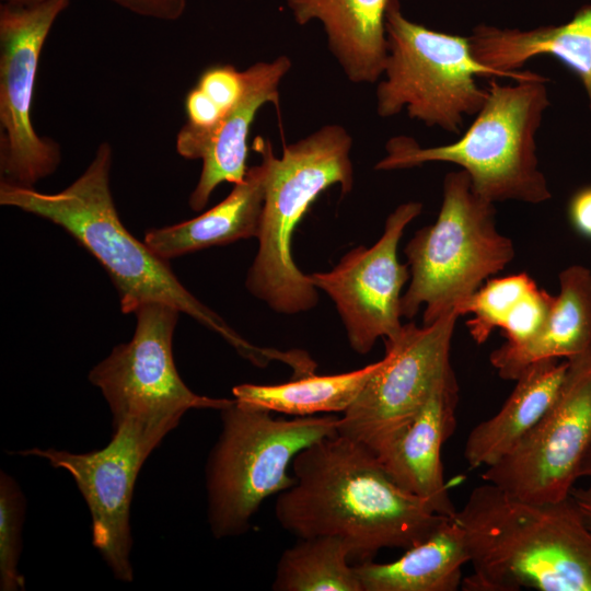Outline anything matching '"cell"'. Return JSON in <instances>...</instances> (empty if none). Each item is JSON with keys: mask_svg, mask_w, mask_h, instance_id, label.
<instances>
[{"mask_svg": "<svg viewBox=\"0 0 591 591\" xmlns=\"http://www.w3.org/2000/svg\"><path fill=\"white\" fill-rule=\"evenodd\" d=\"M459 317L453 311L430 325L409 322L384 340L382 366L339 417L338 433L374 451L408 421L452 370L450 347Z\"/></svg>", "mask_w": 591, "mask_h": 591, "instance_id": "obj_13", "label": "cell"}, {"mask_svg": "<svg viewBox=\"0 0 591 591\" xmlns=\"http://www.w3.org/2000/svg\"><path fill=\"white\" fill-rule=\"evenodd\" d=\"M567 369L568 360H542L514 380L501 408L468 433L463 456L470 468L489 467L521 443L552 407Z\"/></svg>", "mask_w": 591, "mask_h": 591, "instance_id": "obj_20", "label": "cell"}, {"mask_svg": "<svg viewBox=\"0 0 591 591\" xmlns=\"http://www.w3.org/2000/svg\"><path fill=\"white\" fill-rule=\"evenodd\" d=\"M591 347V270L572 265L559 274V291L541 328L521 344L505 343L489 356L500 378L515 380L529 366L568 360Z\"/></svg>", "mask_w": 591, "mask_h": 591, "instance_id": "obj_19", "label": "cell"}, {"mask_svg": "<svg viewBox=\"0 0 591 591\" xmlns=\"http://www.w3.org/2000/svg\"><path fill=\"white\" fill-rule=\"evenodd\" d=\"M387 59L376 88V113L386 118L406 111L428 127L460 134L488 92L475 77L507 78L480 63L468 37L430 30L408 20L398 0L385 12Z\"/></svg>", "mask_w": 591, "mask_h": 591, "instance_id": "obj_8", "label": "cell"}, {"mask_svg": "<svg viewBox=\"0 0 591 591\" xmlns=\"http://www.w3.org/2000/svg\"><path fill=\"white\" fill-rule=\"evenodd\" d=\"M179 311L165 303L140 305L132 338L116 346L89 373L113 415V426L128 418L176 419L192 408L221 410L234 402L194 393L179 376L173 335Z\"/></svg>", "mask_w": 591, "mask_h": 591, "instance_id": "obj_11", "label": "cell"}, {"mask_svg": "<svg viewBox=\"0 0 591 591\" xmlns=\"http://www.w3.org/2000/svg\"><path fill=\"white\" fill-rule=\"evenodd\" d=\"M178 420L128 418L113 426L111 442L88 453L33 448L18 452L66 470L82 494L92 520V543L116 579L132 580L129 511L141 466Z\"/></svg>", "mask_w": 591, "mask_h": 591, "instance_id": "obj_10", "label": "cell"}, {"mask_svg": "<svg viewBox=\"0 0 591 591\" xmlns=\"http://www.w3.org/2000/svg\"><path fill=\"white\" fill-rule=\"evenodd\" d=\"M457 401L459 386L452 369L410 419L373 451L399 487L449 518L456 509L444 480L441 450L455 430Z\"/></svg>", "mask_w": 591, "mask_h": 591, "instance_id": "obj_15", "label": "cell"}, {"mask_svg": "<svg viewBox=\"0 0 591 591\" xmlns=\"http://www.w3.org/2000/svg\"><path fill=\"white\" fill-rule=\"evenodd\" d=\"M568 216L573 228L591 239V186L577 190L569 200Z\"/></svg>", "mask_w": 591, "mask_h": 591, "instance_id": "obj_29", "label": "cell"}, {"mask_svg": "<svg viewBox=\"0 0 591 591\" xmlns=\"http://www.w3.org/2000/svg\"><path fill=\"white\" fill-rule=\"evenodd\" d=\"M267 164L248 167L244 178L218 205L198 217L150 229L144 243L160 257L172 258L202 248L257 237L265 198Z\"/></svg>", "mask_w": 591, "mask_h": 591, "instance_id": "obj_21", "label": "cell"}, {"mask_svg": "<svg viewBox=\"0 0 591 591\" xmlns=\"http://www.w3.org/2000/svg\"><path fill=\"white\" fill-rule=\"evenodd\" d=\"M220 415L221 432L206 465L208 521L217 538L247 532L262 503L293 485L296 455L335 436L339 421L336 415L275 418L235 398Z\"/></svg>", "mask_w": 591, "mask_h": 591, "instance_id": "obj_7", "label": "cell"}, {"mask_svg": "<svg viewBox=\"0 0 591 591\" xmlns=\"http://www.w3.org/2000/svg\"><path fill=\"white\" fill-rule=\"evenodd\" d=\"M546 81L542 74L512 84L491 80L483 107L456 141L422 148L412 137L396 136L386 142V155L374 169L453 163L468 174L473 190L494 204H541L551 199L536 154V134L551 104Z\"/></svg>", "mask_w": 591, "mask_h": 591, "instance_id": "obj_5", "label": "cell"}, {"mask_svg": "<svg viewBox=\"0 0 591 591\" xmlns=\"http://www.w3.org/2000/svg\"><path fill=\"white\" fill-rule=\"evenodd\" d=\"M351 146V136L339 125L323 126L286 146L280 157H275L269 141L255 140L267 175L258 250L245 286L276 313L298 314L317 304L316 287L291 255L292 235L325 189L339 185L343 195L352 189Z\"/></svg>", "mask_w": 591, "mask_h": 591, "instance_id": "obj_4", "label": "cell"}, {"mask_svg": "<svg viewBox=\"0 0 591 591\" xmlns=\"http://www.w3.org/2000/svg\"><path fill=\"white\" fill-rule=\"evenodd\" d=\"M453 519L473 572L465 591H591V529L571 497L520 499L484 482Z\"/></svg>", "mask_w": 591, "mask_h": 591, "instance_id": "obj_3", "label": "cell"}, {"mask_svg": "<svg viewBox=\"0 0 591 591\" xmlns=\"http://www.w3.org/2000/svg\"><path fill=\"white\" fill-rule=\"evenodd\" d=\"M291 467L294 483L278 494L277 521L298 538H344L350 560L407 549L449 518L399 487L368 445L338 432L300 451Z\"/></svg>", "mask_w": 591, "mask_h": 591, "instance_id": "obj_1", "label": "cell"}, {"mask_svg": "<svg viewBox=\"0 0 591 591\" xmlns=\"http://www.w3.org/2000/svg\"><path fill=\"white\" fill-rule=\"evenodd\" d=\"M536 286L526 273L486 280L459 310L460 316L473 315L467 321L472 338L484 344L495 328H502Z\"/></svg>", "mask_w": 591, "mask_h": 591, "instance_id": "obj_26", "label": "cell"}, {"mask_svg": "<svg viewBox=\"0 0 591 591\" xmlns=\"http://www.w3.org/2000/svg\"><path fill=\"white\" fill-rule=\"evenodd\" d=\"M494 202L477 195L464 170L443 179L442 204L433 224L418 230L404 248L410 283L402 296V317L425 305L422 325L460 308L515 255L496 227ZM460 315V314H459Z\"/></svg>", "mask_w": 591, "mask_h": 591, "instance_id": "obj_6", "label": "cell"}, {"mask_svg": "<svg viewBox=\"0 0 591 591\" xmlns=\"http://www.w3.org/2000/svg\"><path fill=\"white\" fill-rule=\"evenodd\" d=\"M290 68V59L279 56L243 70L245 86L240 100L219 123L200 154V176L188 200L192 210H202L221 183L234 185L244 178L252 123L265 104L279 106V86Z\"/></svg>", "mask_w": 591, "mask_h": 591, "instance_id": "obj_17", "label": "cell"}, {"mask_svg": "<svg viewBox=\"0 0 591 591\" xmlns=\"http://www.w3.org/2000/svg\"><path fill=\"white\" fill-rule=\"evenodd\" d=\"M383 360L340 374L310 373L275 385L240 384L234 398L248 406L297 417L317 413H345L359 396Z\"/></svg>", "mask_w": 591, "mask_h": 591, "instance_id": "obj_23", "label": "cell"}, {"mask_svg": "<svg viewBox=\"0 0 591 591\" xmlns=\"http://www.w3.org/2000/svg\"><path fill=\"white\" fill-rule=\"evenodd\" d=\"M389 0H287L296 22L320 21L328 49L356 84L375 83L387 59L385 12Z\"/></svg>", "mask_w": 591, "mask_h": 591, "instance_id": "obj_18", "label": "cell"}, {"mask_svg": "<svg viewBox=\"0 0 591 591\" xmlns=\"http://www.w3.org/2000/svg\"><path fill=\"white\" fill-rule=\"evenodd\" d=\"M243 71L232 65L206 69L185 100L186 124L176 137L177 153L199 159L210 136L244 91Z\"/></svg>", "mask_w": 591, "mask_h": 591, "instance_id": "obj_25", "label": "cell"}, {"mask_svg": "<svg viewBox=\"0 0 591 591\" xmlns=\"http://www.w3.org/2000/svg\"><path fill=\"white\" fill-rule=\"evenodd\" d=\"M570 497L580 510L586 523L591 529V486L573 487Z\"/></svg>", "mask_w": 591, "mask_h": 591, "instance_id": "obj_30", "label": "cell"}, {"mask_svg": "<svg viewBox=\"0 0 591 591\" xmlns=\"http://www.w3.org/2000/svg\"><path fill=\"white\" fill-rule=\"evenodd\" d=\"M591 449V347L568 359L552 407L521 443L480 477L530 501L570 497Z\"/></svg>", "mask_w": 591, "mask_h": 591, "instance_id": "obj_12", "label": "cell"}, {"mask_svg": "<svg viewBox=\"0 0 591 591\" xmlns=\"http://www.w3.org/2000/svg\"><path fill=\"white\" fill-rule=\"evenodd\" d=\"M344 538L321 535L299 538L281 554L275 591H362Z\"/></svg>", "mask_w": 591, "mask_h": 591, "instance_id": "obj_24", "label": "cell"}, {"mask_svg": "<svg viewBox=\"0 0 591 591\" xmlns=\"http://www.w3.org/2000/svg\"><path fill=\"white\" fill-rule=\"evenodd\" d=\"M468 561L464 533L452 517L398 559L358 563L355 569L362 591H455Z\"/></svg>", "mask_w": 591, "mask_h": 591, "instance_id": "obj_22", "label": "cell"}, {"mask_svg": "<svg viewBox=\"0 0 591 591\" xmlns=\"http://www.w3.org/2000/svg\"><path fill=\"white\" fill-rule=\"evenodd\" d=\"M69 0L0 5V173L1 182L33 187L61 161L59 144L39 136L32 104L40 54Z\"/></svg>", "mask_w": 591, "mask_h": 591, "instance_id": "obj_9", "label": "cell"}, {"mask_svg": "<svg viewBox=\"0 0 591 591\" xmlns=\"http://www.w3.org/2000/svg\"><path fill=\"white\" fill-rule=\"evenodd\" d=\"M25 498L18 483L5 472L0 474V589H24V577L18 570L22 551Z\"/></svg>", "mask_w": 591, "mask_h": 591, "instance_id": "obj_27", "label": "cell"}, {"mask_svg": "<svg viewBox=\"0 0 591 591\" xmlns=\"http://www.w3.org/2000/svg\"><path fill=\"white\" fill-rule=\"evenodd\" d=\"M112 146L102 142L88 167L66 188L43 193L0 182V204L46 219L68 232L107 271L123 313H134L151 302L170 304L219 334L253 364L265 367L275 360L277 350L244 339L179 282L169 260L125 228L112 195Z\"/></svg>", "mask_w": 591, "mask_h": 591, "instance_id": "obj_2", "label": "cell"}, {"mask_svg": "<svg viewBox=\"0 0 591 591\" xmlns=\"http://www.w3.org/2000/svg\"><path fill=\"white\" fill-rule=\"evenodd\" d=\"M422 205H399L386 219L381 237L371 246L347 252L329 271L309 275L312 283L333 300L354 351L368 354L379 338L396 337L401 322L402 289L410 278L409 267L397 258L406 225Z\"/></svg>", "mask_w": 591, "mask_h": 591, "instance_id": "obj_14", "label": "cell"}, {"mask_svg": "<svg viewBox=\"0 0 591 591\" xmlns=\"http://www.w3.org/2000/svg\"><path fill=\"white\" fill-rule=\"evenodd\" d=\"M590 478L591 479V449L588 452L586 460L582 464L581 471H580V478Z\"/></svg>", "mask_w": 591, "mask_h": 591, "instance_id": "obj_31", "label": "cell"}, {"mask_svg": "<svg viewBox=\"0 0 591 591\" xmlns=\"http://www.w3.org/2000/svg\"><path fill=\"white\" fill-rule=\"evenodd\" d=\"M16 3H32L43 0H2ZM132 13L162 20L175 21L182 16L186 0H111Z\"/></svg>", "mask_w": 591, "mask_h": 591, "instance_id": "obj_28", "label": "cell"}, {"mask_svg": "<svg viewBox=\"0 0 591 591\" xmlns=\"http://www.w3.org/2000/svg\"><path fill=\"white\" fill-rule=\"evenodd\" d=\"M475 58L512 80L538 76L517 72L530 59L549 55L570 69L582 83L591 111V4L582 5L566 23L531 30L479 24L468 36Z\"/></svg>", "mask_w": 591, "mask_h": 591, "instance_id": "obj_16", "label": "cell"}]
</instances>
